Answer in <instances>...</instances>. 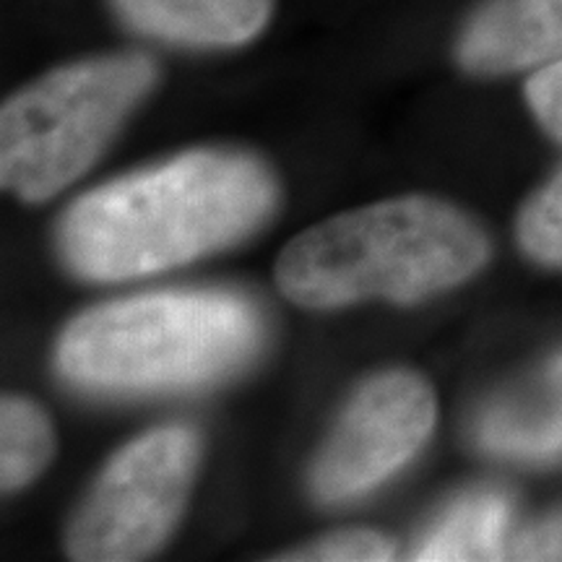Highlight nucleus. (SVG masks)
Instances as JSON below:
<instances>
[{
	"label": "nucleus",
	"instance_id": "obj_1",
	"mask_svg": "<svg viewBox=\"0 0 562 562\" xmlns=\"http://www.w3.org/2000/svg\"><path fill=\"white\" fill-rule=\"evenodd\" d=\"M277 201V180L250 154L191 151L70 203L58 250L81 279L149 277L240 243Z\"/></svg>",
	"mask_w": 562,
	"mask_h": 562
},
{
	"label": "nucleus",
	"instance_id": "obj_2",
	"mask_svg": "<svg viewBox=\"0 0 562 562\" xmlns=\"http://www.w3.org/2000/svg\"><path fill=\"white\" fill-rule=\"evenodd\" d=\"M472 216L425 195L362 206L315 224L281 250L277 284L315 311L383 297L417 302L459 286L487 263Z\"/></svg>",
	"mask_w": 562,
	"mask_h": 562
},
{
	"label": "nucleus",
	"instance_id": "obj_3",
	"mask_svg": "<svg viewBox=\"0 0 562 562\" xmlns=\"http://www.w3.org/2000/svg\"><path fill=\"white\" fill-rule=\"evenodd\" d=\"M263 321L232 292H159L91 307L63 331L55 362L89 391H178L220 381L256 355Z\"/></svg>",
	"mask_w": 562,
	"mask_h": 562
},
{
	"label": "nucleus",
	"instance_id": "obj_4",
	"mask_svg": "<svg viewBox=\"0 0 562 562\" xmlns=\"http://www.w3.org/2000/svg\"><path fill=\"white\" fill-rule=\"evenodd\" d=\"M159 81L144 53L97 55L50 70L0 112V180L24 201H47L102 157Z\"/></svg>",
	"mask_w": 562,
	"mask_h": 562
},
{
	"label": "nucleus",
	"instance_id": "obj_5",
	"mask_svg": "<svg viewBox=\"0 0 562 562\" xmlns=\"http://www.w3.org/2000/svg\"><path fill=\"white\" fill-rule=\"evenodd\" d=\"M199 459L201 440L186 425L151 430L125 446L70 524V558L89 562L149 558L180 521Z\"/></svg>",
	"mask_w": 562,
	"mask_h": 562
},
{
	"label": "nucleus",
	"instance_id": "obj_6",
	"mask_svg": "<svg viewBox=\"0 0 562 562\" xmlns=\"http://www.w3.org/2000/svg\"><path fill=\"white\" fill-rule=\"evenodd\" d=\"M438 419L430 383L409 370L370 378L344 406L311 467V492L336 505L368 495L422 451Z\"/></svg>",
	"mask_w": 562,
	"mask_h": 562
},
{
	"label": "nucleus",
	"instance_id": "obj_7",
	"mask_svg": "<svg viewBox=\"0 0 562 562\" xmlns=\"http://www.w3.org/2000/svg\"><path fill=\"white\" fill-rule=\"evenodd\" d=\"M474 76H503L562 60V0H484L456 40Z\"/></svg>",
	"mask_w": 562,
	"mask_h": 562
},
{
	"label": "nucleus",
	"instance_id": "obj_8",
	"mask_svg": "<svg viewBox=\"0 0 562 562\" xmlns=\"http://www.w3.org/2000/svg\"><path fill=\"white\" fill-rule=\"evenodd\" d=\"M140 37L182 47H237L269 24L277 0H110Z\"/></svg>",
	"mask_w": 562,
	"mask_h": 562
},
{
	"label": "nucleus",
	"instance_id": "obj_9",
	"mask_svg": "<svg viewBox=\"0 0 562 562\" xmlns=\"http://www.w3.org/2000/svg\"><path fill=\"white\" fill-rule=\"evenodd\" d=\"M484 451L518 461H552L562 456V355L529 385L505 393L476 419Z\"/></svg>",
	"mask_w": 562,
	"mask_h": 562
},
{
	"label": "nucleus",
	"instance_id": "obj_10",
	"mask_svg": "<svg viewBox=\"0 0 562 562\" xmlns=\"http://www.w3.org/2000/svg\"><path fill=\"white\" fill-rule=\"evenodd\" d=\"M510 503L501 492H476L456 503L417 544L414 560H505Z\"/></svg>",
	"mask_w": 562,
	"mask_h": 562
},
{
	"label": "nucleus",
	"instance_id": "obj_11",
	"mask_svg": "<svg viewBox=\"0 0 562 562\" xmlns=\"http://www.w3.org/2000/svg\"><path fill=\"white\" fill-rule=\"evenodd\" d=\"M55 453L47 414L30 398L5 396L0 406V484L19 492L45 472Z\"/></svg>",
	"mask_w": 562,
	"mask_h": 562
},
{
	"label": "nucleus",
	"instance_id": "obj_12",
	"mask_svg": "<svg viewBox=\"0 0 562 562\" xmlns=\"http://www.w3.org/2000/svg\"><path fill=\"white\" fill-rule=\"evenodd\" d=\"M518 243L539 263L562 269V172L521 209Z\"/></svg>",
	"mask_w": 562,
	"mask_h": 562
},
{
	"label": "nucleus",
	"instance_id": "obj_13",
	"mask_svg": "<svg viewBox=\"0 0 562 562\" xmlns=\"http://www.w3.org/2000/svg\"><path fill=\"white\" fill-rule=\"evenodd\" d=\"M396 558V544L378 531H341L334 537L302 547V550L284 554L279 560L302 562H383Z\"/></svg>",
	"mask_w": 562,
	"mask_h": 562
},
{
	"label": "nucleus",
	"instance_id": "obj_14",
	"mask_svg": "<svg viewBox=\"0 0 562 562\" xmlns=\"http://www.w3.org/2000/svg\"><path fill=\"white\" fill-rule=\"evenodd\" d=\"M526 102L539 125L562 140V60L537 68V74L526 81Z\"/></svg>",
	"mask_w": 562,
	"mask_h": 562
},
{
	"label": "nucleus",
	"instance_id": "obj_15",
	"mask_svg": "<svg viewBox=\"0 0 562 562\" xmlns=\"http://www.w3.org/2000/svg\"><path fill=\"white\" fill-rule=\"evenodd\" d=\"M505 560H562V510L513 537Z\"/></svg>",
	"mask_w": 562,
	"mask_h": 562
}]
</instances>
